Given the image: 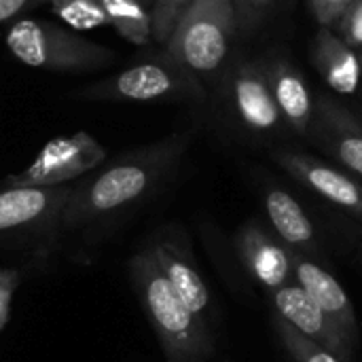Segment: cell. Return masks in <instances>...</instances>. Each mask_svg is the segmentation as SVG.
Instances as JSON below:
<instances>
[{
    "instance_id": "5",
    "label": "cell",
    "mask_w": 362,
    "mask_h": 362,
    "mask_svg": "<svg viewBox=\"0 0 362 362\" xmlns=\"http://www.w3.org/2000/svg\"><path fill=\"white\" fill-rule=\"evenodd\" d=\"M72 185L0 189V250L47 257L59 242V218Z\"/></svg>"
},
{
    "instance_id": "23",
    "label": "cell",
    "mask_w": 362,
    "mask_h": 362,
    "mask_svg": "<svg viewBox=\"0 0 362 362\" xmlns=\"http://www.w3.org/2000/svg\"><path fill=\"white\" fill-rule=\"evenodd\" d=\"M333 28L350 47L362 49V0H354Z\"/></svg>"
},
{
    "instance_id": "12",
    "label": "cell",
    "mask_w": 362,
    "mask_h": 362,
    "mask_svg": "<svg viewBox=\"0 0 362 362\" xmlns=\"http://www.w3.org/2000/svg\"><path fill=\"white\" fill-rule=\"evenodd\" d=\"M276 316L288 322L308 339L320 344L344 362H352L356 348L348 341L344 331L314 303V299L297 284L291 282L282 288L267 293Z\"/></svg>"
},
{
    "instance_id": "13",
    "label": "cell",
    "mask_w": 362,
    "mask_h": 362,
    "mask_svg": "<svg viewBox=\"0 0 362 362\" xmlns=\"http://www.w3.org/2000/svg\"><path fill=\"white\" fill-rule=\"evenodd\" d=\"M308 136L322 153L362 180V123L348 108L318 95Z\"/></svg>"
},
{
    "instance_id": "9",
    "label": "cell",
    "mask_w": 362,
    "mask_h": 362,
    "mask_svg": "<svg viewBox=\"0 0 362 362\" xmlns=\"http://www.w3.org/2000/svg\"><path fill=\"white\" fill-rule=\"evenodd\" d=\"M223 93L229 115L248 134L272 136L284 123L261 62H233L225 74Z\"/></svg>"
},
{
    "instance_id": "27",
    "label": "cell",
    "mask_w": 362,
    "mask_h": 362,
    "mask_svg": "<svg viewBox=\"0 0 362 362\" xmlns=\"http://www.w3.org/2000/svg\"><path fill=\"white\" fill-rule=\"evenodd\" d=\"M140 2H144V4H146V6H148V8H151V6H153V2H155V0H140Z\"/></svg>"
},
{
    "instance_id": "15",
    "label": "cell",
    "mask_w": 362,
    "mask_h": 362,
    "mask_svg": "<svg viewBox=\"0 0 362 362\" xmlns=\"http://www.w3.org/2000/svg\"><path fill=\"white\" fill-rule=\"evenodd\" d=\"M263 210L267 216V227L280 238L282 244L308 257H322L320 231L295 195L282 187H267L263 191Z\"/></svg>"
},
{
    "instance_id": "19",
    "label": "cell",
    "mask_w": 362,
    "mask_h": 362,
    "mask_svg": "<svg viewBox=\"0 0 362 362\" xmlns=\"http://www.w3.org/2000/svg\"><path fill=\"white\" fill-rule=\"evenodd\" d=\"M47 6L70 30L89 32L108 25L102 0H47Z\"/></svg>"
},
{
    "instance_id": "18",
    "label": "cell",
    "mask_w": 362,
    "mask_h": 362,
    "mask_svg": "<svg viewBox=\"0 0 362 362\" xmlns=\"http://www.w3.org/2000/svg\"><path fill=\"white\" fill-rule=\"evenodd\" d=\"M108 25L127 42L144 47L153 40L151 8L140 0H102Z\"/></svg>"
},
{
    "instance_id": "26",
    "label": "cell",
    "mask_w": 362,
    "mask_h": 362,
    "mask_svg": "<svg viewBox=\"0 0 362 362\" xmlns=\"http://www.w3.org/2000/svg\"><path fill=\"white\" fill-rule=\"evenodd\" d=\"M47 4V0H0V23L25 17L32 8Z\"/></svg>"
},
{
    "instance_id": "28",
    "label": "cell",
    "mask_w": 362,
    "mask_h": 362,
    "mask_svg": "<svg viewBox=\"0 0 362 362\" xmlns=\"http://www.w3.org/2000/svg\"><path fill=\"white\" fill-rule=\"evenodd\" d=\"M358 55H361V64H362V49H358Z\"/></svg>"
},
{
    "instance_id": "16",
    "label": "cell",
    "mask_w": 362,
    "mask_h": 362,
    "mask_svg": "<svg viewBox=\"0 0 362 362\" xmlns=\"http://www.w3.org/2000/svg\"><path fill=\"white\" fill-rule=\"evenodd\" d=\"M272 95L276 100V106L282 115V121L297 134L308 136L314 110H316V98L301 74L299 68H295L284 57H274L272 62L263 64Z\"/></svg>"
},
{
    "instance_id": "22",
    "label": "cell",
    "mask_w": 362,
    "mask_h": 362,
    "mask_svg": "<svg viewBox=\"0 0 362 362\" xmlns=\"http://www.w3.org/2000/svg\"><path fill=\"white\" fill-rule=\"evenodd\" d=\"M231 2L238 21V34L250 36L278 6L280 0H231Z\"/></svg>"
},
{
    "instance_id": "10",
    "label": "cell",
    "mask_w": 362,
    "mask_h": 362,
    "mask_svg": "<svg viewBox=\"0 0 362 362\" xmlns=\"http://www.w3.org/2000/svg\"><path fill=\"white\" fill-rule=\"evenodd\" d=\"M274 161L312 193L362 221V180L354 174L301 151H276Z\"/></svg>"
},
{
    "instance_id": "1",
    "label": "cell",
    "mask_w": 362,
    "mask_h": 362,
    "mask_svg": "<svg viewBox=\"0 0 362 362\" xmlns=\"http://www.w3.org/2000/svg\"><path fill=\"white\" fill-rule=\"evenodd\" d=\"M191 140L193 129L168 134L117 155L72 182L59 218L57 246L72 242L85 252L102 244L123 221L161 193L185 159Z\"/></svg>"
},
{
    "instance_id": "14",
    "label": "cell",
    "mask_w": 362,
    "mask_h": 362,
    "mask_svg": "<svg viewBox=\"0 0 362 362\" xmlns=\"http://www.w3.org/2000/svg\"><path fill=\"white\" fill-rule=\"evenodd\" d=\"M295 282L314 299V303L344 331L348 341L358 348L361 329L356 320V310L350 295L344 291L339 280L320 263L316 257H308L291 250Z\"/></svg>"
},
{
    "instance_id": "7",
    "label": "cell",
    "mask_w": 362,
    "mask_h": 362,
    "mask_svg": "<svg viewBox=\"0 0 362 362\" xmlns=\"http://www.w3.org/2000/svg\"><path fill=\"white\" fill-rule=\"evenodd\" d=\"M142 244L148 248L157 267L170 280L182 301L191 308V312H195L204 322L214 329V299L199 272L187 231L176 223H168L157 227Z\"/></svg>"
},
{
    "instance_id": "11",
    "label": "cell",
    "mask_w": 362,
    "mask_h": 362,
    "mask_svg": "<svg viewBox=\"0 0 362 362\" xmlns=\"http://www.w3.org/2000/svg\"><path fill=\"white\" fill-rule=\"evenodd\" d=\"M233 244L242 267L265 293L295 282L291 248L261 221H246L235 231Z\"/></svg>"
},
{
    "instance_id": "8",
    "label": "cell",
    "mask_w": 362,
    "mask_h": 362,
    "mask_svg": "<svg viewBox=\"0 0 362 362\" xmlns=\"http://www.w3.org/2000/svg\"><path fill=\"white\" fill-rule=\"evenodd\" d=\"M106 161V146L89 132L57 136L47 142L34 161L19 174L4 178L2 187H62L72 185Z\"/></svg>"
},
{
    "instance_id": "6",
    "label": "cell",
    "mask_w": 362,
    "mask_h": 362,
    "mask_svg": "<svg viewBox=\"0 0 362 362\" xmlns=\"http://www.w3.org/2000/svg\"><path fill=\"white\" fill-rule=\"evenodd\" d=\"M235 36L238 21L231 0H195L163 49L195 76L204 78L225 68Z\"/></svg>"
},
{
    "instance_id": "17",
    "label": "cell",
    "mask_w": 362,
    "mask_h": 362,
    "mask_svg": "<svg viewBox=\"0 0 362 362\" xmlns=\"http://www.w3.org/2000/svg\"><path fill=\"white\" fill-rule=\"evenodd\" d=\"M312 64L322 81L341 95H352L361 87L362 64L358 49L350 47L333 28H318L312 49Z\"/></svg>"
},
{
    "instance_id": "25",
    "label": "cell",
    "mask_w": 362,
    "mask_h": 362,
    "mask_svg": "<svg viewBox=\"0 0 362 362\" xmlns=\"http://www.w3.org/2000/svg\"><path fill=\"white\" fill-rule=\"evenodd\" d=\"M354 0H310L312 17L322 28H333Z\"/></svg>"
},
{
    "instance_id": "2",
    "label": "cell",
    "mask_w": 362,
    "mask_h": 362,
    "mask_svg": "<svg viewBox=\"0 0 362 362\" xmlns=\"http://www.w3.org/2000/svg\"><path fill=\"white\" fill-rule=\"evenodd\" d=\"M127 274L165 362L212 361L216 354L214 329L191 312L170 280L161 274L144 244H140L129 257Z\"/></svg>"
},
{
    "instance_id": "4",
    "label": "cell",
    "mask_w": 362,
    "mask_h": 362,
    "mask_svg": "<svg viewBox=\"0 0 362 362\" xmlns=\"http://www.w3.org/2000/svg\"><path fill=\"white\" fill-rule=\"evenodd\" d=\"M78 98L89 102L117 104H163L204 100L202 78L161 49L155 55L138 59L123 70L83 87Z\"/></svg>"
},
{
    "instance_id": "29",
    "label": "cell",
    "mask_w": 362,
    "mask_h": 362,
    "mask_svg": "<svg viewBox=\"0 0 362 362\" xmlns=\"http://www.w3.org/2000/svg\"><path fill=\"white\" fill-rule=\"evenodd\" d=\"M225 362H227V361H225Z\"/></svg>"
},
{
    "instance_id": "20",
    "label": "cell",
    "mask_w": 362,
    "mask_h": 362,
    "mask_svg": "<svg viewBox=\"0 0 362 362\" xmlns=\"http://www.w3.org/2000/svg\"><path fill=\"white\" fill-rule=\"evenodd\" d=\"M274 331H276L280 346L284 348V352L291 356L293 362H344L333 352L322 348L320 344L301 335L297 329H293L288 322H284L276 314H274Z\"/></svg>"
},
{
    "instance_id": "3",
    "label": "cell",
    "mask_w": 362,
    "mask_h": 362,
    "mask_svg": "<svg viewBox=\"0 0 362 362\" xmlns=\"http://www.w3.org/2000/svg\"><path fill=\"white\" fill-rule=\"evenodd\" d=\"M6 49L23 66L57 74H91L115 64L117 53L64 23L36 17L15 19L4 34Z\"/></svg>"
},
{
    "instance_id": "24",
    "label": "cell",
    "mask_w": 362,
    "mask_h": 362,
    "mask_svg": "<svg viewBox=\"0 0 362 362\" xmlns=\"http://www.w3.org/2000/svg\"><path fill=\"white\" fill-rule=\"evenodd\" d=\"M23 280V274L15 267H0V335L11 318V305L13 295L17 293L19 284Z\"/></svg>"
},
{
    "instance_id": "21",
    "label": "cell",
    "mask_w": 362,
    "mask_h": 362,
    "mask_svg": "<svg viewBox=\"0 0 362 362\" xmlns=\"http://www.w3.org/2000/svg\"><path fill=\"white\" fill-rule=\"evenodd\" d=\"M195 0H155L151 6V30L153 40L159 45H165L172 36L176 23L187 13V8Z\"/></svg>"
}]
</instances>
